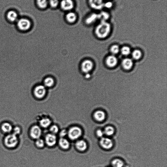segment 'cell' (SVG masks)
Segmentation results:
<instances>
[{"mask_svg": "<svg viewBox=\"0 0 167 167\" xmlns=\"http://www.w3.org/2000/svg\"><path fill=\"white\" fill-rule=\"evenodd\" d=\"M17 28L23 32L30 30L33 27V22L27 17H22L18 20L16 23Z\"/></svg>", "mask_w": 167, "mask_h": 167, "instance_id": "2", "label": "cell"}, {"mask_svg": "<svg viewBox=\"0 0 167 167\" xmlns=\"http://www.w3.org/2000/svg\"><path fill=\"white\" fill-rule=\"evenodd\" d=\"M65 19L66 22L69 24H74L77 21L78 14L74 11L67 12L65 15Z\"/></svg>", "mask_w": 167, "mask_h": 167, "instance_id": "10", "label": "cell"}, {"mask_svg": "<svg viewBox=\"0 0 167 167\" xmlns=\"http://www.w3.org/2000/svg\"><path fill=\"white\" fill-rule=\"evenodd\" d=\"M99 22H107L110 18V14L107 11L101 10L98 13Z\"/></svg>", "mask_w": 167, "mask_h": 167, "instance_id": "21", "label": "cell"}, {"mask_svg": "<svg viewBox=\"0 0 167 167\" xmlns=\"http://www.w3.org/2000/svg\"><path fill=\"white\" fill-rule=\"evenodd\" d=\"M30 137L34 140L40 138L42 134V129L39 126L36 125L31 127L30 130Z\"/></svg>", "mask_w": 167, "mask_h": 167, "instance_id": "11", "label": "cell"}, {"mask_svg": "<svg viewBox=\"0 0 167 167\" xmlns=\"http://www.w3.org/2000/svg\"><path fill=\"white\" fill-rule=\"evenodd\" d=\"M18 15L16 11L11 10L8 11L6 14L7 20L11 23H15L18 20Z\"/></svg>", "mask_w": 167, "mask_h": 167, "instance_id": "16", "label": "cell"}, {"mask_svg": "<svg viewBox=\"0 0 167 167\" xmlns=\"http://www.w3.org/2000/svg\"><path fill=\"white\" fill-rule=\"evenodd\" d=\"M121 51L122 54L125 56L129 55L131 51L130 47L126 46L122 47Z\"/></svg>", "mask_w": 167, "mask_h": 167, "instance_id": "31", "label": "cell"}, {"mask_svg": "<svg viewBox=\"0 0 167 167\" xmlns=\"http://www.w3.org/2000/svg\"><path fill=\"white\" fill-rule=\"evenodd\" d=\"M118 61L117 58L114 55H110L107 57L106 60L107 65L110 68H113L117 65Z\"/></svg>", "mask_w": 167, "mask_h": 167, "instance_id": "19", "label": "cell"}, {"mask_svg": "<svg viewBox=\"0 0 167 167\" xmlns=\"http://www.w3.org/2000/svg\"><path fill=\"white\" fill-rule=\"evenodd\" d=\"M75 7L74 0H60L59 8L66 13L73 11Z\"/></svg>", "mask_w": 167, "mask_h": 167, "instance_id": "6", "label": "cell"}, {"mask_svg": "<svg viewBox=\"0 0 167 167\" xmlns=\"http://www.w3.org/2000/svg\"><path fill=\"white\" fill-rule=\"evenodd\" d=\"M114 6L113 3L110 1H107L106 2H104V8L107 9H112Z\"/></svg>", "mask_w": 167, "mask_h": 167, "instance_id": "32", "label": "cell"}, {"mask_svg": "<svg viewBox=\"0 0 167 167\" xmlns=\"http://www.w3.org/2000/svg\"><path fill=\"white\" fill-rule=\"evenodd\" d=\"M36 5L41 10H45L49 7L48 0H35Z\"/></svg>", "mask_w": 167, "mask_h": 167, "instance_id": "20", "label": "cell"}, {"mask_svg": "<svg viewBox=\"0 0 167 167\" xmlns=\"http://www.w3.org/2000/svg\"><path fill=\"white\" fill-rule=\"evenodd\" d=\"M34 97L39 100H42L47 95V89L43 84H39L36 85L33 91Z\"/></svg>", "mask_w": 167, "mask_h": 167, "instance_id": "3", "label": "cell"}, {"mask_svg": "<svg viewBox=\"0 0 167 167\" xmlns=\"http://www.w3.org/2000/svg\"><path fill=\"white\" fill-rule=\"evenodd\" d=\"M52 123L50 119L47 117L43 118L41 119L39 121V124L42 128H47L51 125Z\"/></svg>", "mask_w": 167, "mask_h": 167, "instance_id": "23", "label": "cell"}, {"mask_svg": "<svg viewBox=\"0 0 167 167\" xmlns=\"http://www.w3.org/2000/svg\"><path fill=\"white\" fill-rule=\"evenodd\" d=\"M57 137L55 134L52 133L46 134L45 137V142L47 146L52 148L57 143Z\"/></svg>", "mask_w": 167, "mask_h": 167, "instance_id": "12", "label": "cell"}, {"mask_svg": "<svg viewBox=\"0 0 167 167\" xmlns=\"http://www.w3.org/2000/svg\"><path fill=\"white\" fill-rule=\"evenodd\" d=\"M122 65L124 69L129 70L132 68L133 65V62L132 59L131 58H125L122 61Z\"/></svg>", "mask_w": 167, "mask_h": 167, "instance_id": "22", "label": "cell"}, {"mask_svg": "<svg viewBox=\"0 0 167 167\" xmlns=\"http://www.w3.org/2000/svg\"><path fill=\"white\" fill-rule=\"evenodd\" d=\"M45 141L43 139L41 138H39L36 140L35 144L37 148L39 149L44 148L45 146Z\"/></svg>", "mask_w": 167, "mask_h": 167, "instance_id": "28", "label": "cell"}, {"mask_svg": "<svg viewBox=\"0 0 167 167\" xmlns=\"http://www.w3.org/2000/svg\"><path fill=\"white\" fill-rule=\"evenodd\" d=\"M106 117V114L104 111L101 110L95 111L93 114V117L94 120L98 122L104 121Z\"/></svg>", "mask_w": 167, "mask_h": 167, "instance_id": "18", "label": "cell"}, {"mask_svg": "<svg viewBox=\"0 0 167 167\" xmlns=\"http://www.w3.org/2000/svg\"><path fill=\"white\" fill-rule=\"evenodd\" d=\"M59 129L58 126L55 124H53L51 126L49 129V131L51 133L55 134L59 132Z\"/></svg>", "mask_w": 167, "mask_h": 167, "instance_id": "30", "label": "cell"}, {"mask_svg": "<svg viewBox=\"0 0 167 167\" xmlns=\"http://www.w3.org/2000/svg\"><path fill=\"white\" fill-rule=\"evenodd\" d=\"M8 6H9V5H8Z\"/></svg>", "mask_w": 167, "mask_h": 167, "instance_id": "38", "label": "cell"}, {"mask_svg": "<svg viewBox=\"0 0 167 167\" xmlns=\"http://www.w3.org/2000/svg\"><path fill=\"white\" fill-rule=\"evenodd\" d=\"M21 132V129L18 127H16L13 129V134L15 135L16 136H17Z\"/></svg>", "mask_w": 167, "mask_h": 167, "instance_id": "36", "label": "cell"}, {"mask_svg": "<svg viewBox=\"0 0 167 167\" xmlns=\"http://www.w3.org/2000/svg\"><path fill=\"white\" fill-rule=\"evenodd\" d=\"M112 167H124V161L120 159H116L111 162Z\"/></svg>", "mask_w": 167, "mask_h": 167, "instance_id": "24", "label": "cell"}, {"mask_svg": "<svg viewBox=\"0 0 167 167\" xmlns=\"http://www.w3.org/2000/svg\"><path fill=\"white\" fill-rule=\"evenodd\" d=\"M104 0H87V3L91 9L96 11H101L104 8Z\"/></svg>", "mask_w": 167, "mask_h": 167, "instance_id": "8", "label": "cell"}, {"mask_svg": "<svg viewBox=\"0 0 167 167\" xmlns=\"http://www.w3.org/2000/svg\"><path fill=\"white\" fill-rule=\"evenodd\" d=\"M94 67L93 62L89 58H85L81 61L80 69L81 72L84 74H90Z\"/></svg>", "mask_w": 167, "mask_h": 167, "instance_id": "5", "label": "cell"}, {"mask_svg": "<svg viewBox=\"0 0 167 167\" xmlns=\"http://www.w3.org/2000/svg\"><path fill=\"white\" fill-rule=\"evenodd\" d=\"M74 145L75 149L81 153L85 152L88 148L87 143L83 139L77 141Z\"/></svg>", "mask_w": 167, "mask_h": 167, "instance_id": "13", "label": "cell"}, {"mask_svg": "<svg viewBox=\"0 0 167 167\" xmlns=\"http://www.w3.org/2000/svg\"><path fill=\"white\" fill-rule=\"evenodd\" d=\"M49 7L55 9L59 7L60 0H48Z\"/></svg>", "mask_w": 167, "mask_h": 167, "instance_id": "26", "label": "cell"}, {"mask_svg": "<svg viewBox=\"0 0 167 167\" xmlns=\"http://www.w3.org/2000/svg\"><path fill=\"white\" fill-rule=\"evenodd\" d=\"M84 75V77L86 79H89L91 77V75L90 74H86Z\"/></svg>", "mask_w": 167, "mask_h": 167, "instance_id": "37", "label": "cell"}, {"mask_svg": "<svg viewBox=\"0 0 167 167\" xmlns=\"http://www.w3.org/2000/svg\"><path fill=\"white\" fill-rule=\"evenodd\" d=\"M112 26L108 22H100L95 27L94 33L97 37L103 39L109 36L110 34Z\"/></svg>", "mask_w": 167, "mask_h": 167, "instance_id": "1", "label": "cell"}, {"mask_svg": "<svg viewBox=\"0 0 167 167\" xmlns=\"http://www.w3.org/2000/svg\"><path fill=\"white\" fill-rule=\"evenodd\" d=\"M2 129L3 132L5 133H10L13 130V127L9 123H4L2 126Z\"/></svg>", "mask_w": 167, "mask_h": 167, "instance_id": "25", "label": "cell"}, {"mask_svg": "<svg viewBox=\"0 0 167 167\" xmlns=\"http://www.w3.org/2000/svg\"><path fill=\"white\" fill-rule=\"evenodd\" d=\"M68 130L66 129H62L61 130L59 133V136L60 138H64L67 135Z\"/></svg>", "mask_w": 167, "mask_h": 167, "instance_id": "34", "label": "cell"}, {"mask_svg": "<svg viewBox=\"0 0 167 167\" xmlns=\"http://www.w3.org/2000/svg\"><path fill=\"white\" fill-rule=\"evenodd\" d=\"M58 144L59 148L65 150L69 149L71 146L70 143L65 138H60L58 140Z\"/></svg>", "mask_w": 167, "mask_h": 167, "instance_id": "17", "label": "cell"}, {"mask_svg": "<svg viewBox=\"0 0 167 167\" xmlns=\"http://www.w3.org/2000/svg\"><path fill=\"white\" fill-rule=\"evenodd\" d=\"M96 134L97 137L102 138L104 135V131L100 129H98L97 130L96 132Z\"/></svg>", "mask_w": 167, "mask_h": 167, "instance_id": "35", "label": "cell"}, {"mask_svg": "<svg viewBox=\"0 0 167 167\" xmlns=\"http://www.w3.org/2000/svg\"><path fill=\"white\" fill-rule=\"evenodd\" d=\"M82 129L77 126H71L68 130L67 136L71 140H77L82 136Z\"/></svg>", "mask_w": 167, "mask_h": 167, "instance_id": "4", "label": "cell"}, {"mask_svg": "<svg viewBox=\"0 0 167 167\" xmlns=\"http://www.w3.org/2000/svg\"><path fill=\"white\" fill-rule=\"evenodd\" d=\"M101 146L103 149L109 150L112 148L113 143L111 139L108 137H102L100 141Z\"/></svg>", "mask_w": 167, "mask_h": 167, "instance_id": "15", "label": "cell"}, {"mask_svg": "<svg viewBox=\"0 0 167 167\" xmlns=\"http://www.w3.org/2000/svg\"><path fill=\"white\" fill-rule=\"evenodd\" d=\"M18 143L17 137L13 134L8 135L5 138V143L8 148H14L17 146Z\"/></svg>", "mask_w": 167, "mask_h": 167, "instance_id": "7", "label": "cell"}, {"mask_svg": "<svg viewBox=\"0 0 167 167\" xmlns=\"http://www.w3.org/2000/svg\"><path fill=\"white\" fill-rule=\"evenodd\" d=\"M42 83V84L47 89H49L52 88L54 87L56 82L54 77L48 75L44 78Z\"/></svg>", "mask_w": 167, "mask_h": 167, "instance_id": "14", "label": "cell"}, {"mask_svg": "<svg viewBox=\"0 0 167 167\" xmlns=\"http://www.w3.org/2000/svg\"><path fill=\"white\" fill-rule=\"evenodd\" d=\"M99 21L98 14L93 12L87 14L84 19V23L87 26H91Z\"/></svg>", "mask_w": 167, "mask_h": 167, "instance_id": "9", "label": "cell"}, {"mask_svg": "<svg viewBox=\"0 0 167 167\" xmlns=\"http://www.w3.org/2000/svg\"><path fill=\"white\" fill-rule=\"evenodd\" d=\"M104 132V134L107 136H111L114 134L115 129L113 127L111 126H108L106 127Z\"/></svg>", "mask_w": 167, "mask_h": 167, "instance_id": "27", "label": "cell"}, {"mask_svg": "<svg viewBox=\"0 0 167 167\" xmlns=\"http://www.w3.org/2000/svg\"><path fill=\"white\" fill-rule=\"evenodd\" d=\"M142 56V53L140 50H136L133 51L132 53V57L135 60H138Z\"/></svg>", "mask_w": 167, "mask_h": 167, "instance_id": "29", "label": "cell"}, {"mask_svg": "<svg viewBox=\"0 0 167 167\" xmlns=\"http://www.w3.org/2000/svg\"><path fill=\"white\" fill-rule=\"evenodd\" d=\"M120 51V47L117 45H115L111 47L110 51L111 53L114 55H116Z\"/></svg>", "mask_w": 167, "mask_h": 167, "instance_id": "33", "label": "cell"}]
</instances>
